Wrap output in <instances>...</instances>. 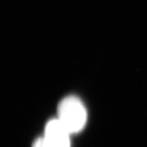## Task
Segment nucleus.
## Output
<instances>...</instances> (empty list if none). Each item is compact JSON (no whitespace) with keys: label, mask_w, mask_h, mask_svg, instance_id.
Returning a JSON list of instances; mask_svg holds the SVG:
<instances>
[{"label":"nucleus","mask_w":147,"mask_h":147,"mask_svg":"<svg viewBox=\"0 0 147 147\" xmlns=\"http://www.w3.org/2000/svg\"><path fill=\"white\" fill-rule=\"evenodd\" d=\"M57 119L70 134H76L82 131L86 125L87 111L80 99L69 96L60 102L58 106Z\"/></svg>","instance_id":"1"},{"label":"nucleus","mask_w":147,"mask_h":147,"mask_svg":"<svg viewBox=\"0 0 147 147\" xmlns=\"http://www.w3.org/2000/svg\"><path fill=\"white\" fill-rule=\"evenodd\" d=\"M70 134L57 118L50 120L45 128L44 138L53 147H70Z\"/></svg>","instance_id":"2"},{"label":"nucleus","mask_w":147,"mask_h":147,"mask_svg":"<svg viewBox=\"0 0 147 147\" xmlns=\"http://www.w3.org/2000/svg\"><path fill=\"white\" fill-rule=\"evenodd\" d=\"M32 147H53V146L44 136L43 138H38L37 140L34 142Z\"/></svg>","instance_id":"3"}]
</instances>
